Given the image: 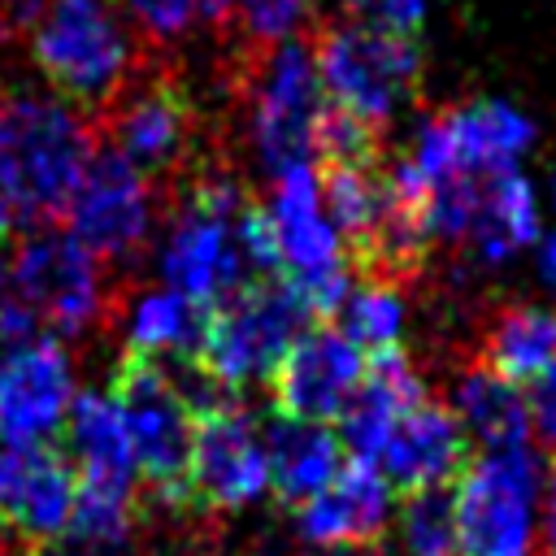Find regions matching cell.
<instances>
[{
	"mask_svg": "<svg viewBox=\"0 0 556 556\" xmlns=\"http://www.w3.org/2000/svg\"><path fill=\"white\" fill-rule=\"evenodd\" d=\"M243 204L248 200L235 174L226 169L195 174L165 217V230L156 243V282L191 295L204 308L256 282L235 235V217Z\"/></svg>",
	"mask_w": 556,
	"mask_h": 556,
	"instance_id": "obj_3",
	"label": "cell"
},
{
	"mask_svg": "<svg viewBox=\"0 0 556 556\" xmlns=\"http://www.w3.org/2000/svg\"><path fill=\"white\" fill-rule=\"evenodd\" d=\"M61 217H65V230L78 243H87L104 265H130L152 243L161 204L148 174H139L109 143L104 148L96 143Z\"/></svg>",
	"mask_w": 556,
	"mask_h": 556,
	"instance_id": "obj_11",
	"label": "cell"
},
{
	"mask_svg": "<svg viewBox=\"0 0 556 556\" xmlns=\"http://www.w3.org/2000/svg\"><path fill=\"white\" fill-rule=\"evenodd\" d=\"M469 456L473 443L460 417L452 413V404L426 395L395 421L378 456V469L395 495H417V491H447L456 473L469 465Z\"/></svg>",
	"mask_w": 556,
	"mask_h": 556,
	"instance_id": "obj_18",
	"label": "cell"
},
{
	"mask_svg": "<svg viewBox=\"0 0 556 556\" xmlns=\"http://www.w3.org/2000/svg\"><path fill=\"white\" fill-rule=\"evenodd\" d=\"M104 135L117 156H126L152 182L174 174L195 143V104L182 83L148 78L117 91L104 109Z\"/></svg>",
	"mask_w": 556,
	"mask_h": 556,
	"instance_id": "obj_13",
	"label": "cell"
},
{
	"mask_svg": "<svg viewBox=\"0 0 556 556\" xmlns=\"http://www.w3.org/2000/svg\"><path fill=\"white\" fill-rule=\"evenodd\" d=\"M208 326V308L195 304L191 295L152 282L139 287L126 300L122 313V356H148V361H191L200 352Z\"/></svg>",
	"mask_w": 556,
	"mask_h": 556,
	"instance_id": "obj_23",
	"label": "cell"
},
{
	"mask_svg": "<svg viewBox=\"0 0 556 556\" xmlns=\"http://www.w3.org/2000/svg\"><path fill=\"white\" fill-rule=\"evenodd\" d=\"M30 556H104V552H91V547H83V543H74V539H56V543L30 547Z\"/></svg>",
	"mask_w": 556,
	"mask_h": 556,
	"instance_id": "obj_38",
	"label": "cell"
},
{
	"mask_svg": "<svg viewBox=\"0 0 556 556\" xmlns=\"http://www.w3.org/2000/svg\"><path fill=\"white\" fill-rule=\"evenodd\" d=\"M113 400L126 417L130 430V452H135V473L148 491L152 508L187 513V456H191V430H195V408L187 391L178 387L174 369L165 361L148 356H122L113 369Z\"/></svg>",
	"mask_w": 556,
	"mask_h": 556,
	"instance_id": "obj_6",
	"label": "cell"
},
{
	"mask_svg": "<svg viewBox=\"0 0 556 556\" xmlns=\"http://www.w3.org/2000/svg\"><path fill=\"white\" fill-rule=\"evenodd\" d=\"M113 4L122 9L130 30L139 35V43H152V48L182 43L204 22L200 0H113Z\"/></svg>",
	"mask_w": 556,
	"mask_h": 556,
	"instance_id": "obj_33",
	"label": "cell"
},
{
	"mask_svg": "<svg viewBox=\"0 0 556 556\" xmlns=\"http://www.w3.org/2000/svg\"><path fill=\"white\" fill-rule=\"evenodd\" d=\"M539 235H543V200H539V187L530 182V174H521V169L486 174L482 191H478V213H473L460 248L482 269H500L517 252H530Z\"/></svg>",
	"mask_w": 556,
	"mask_h": 556,
	"instance_id": "obj_20",
	"label": "cell"
},
{
	"mask_svg": "<svg viewBox=\"0 0 556 556\" xmlns=\"http://www.w3.org/2000/svg\"><path fill=\"white\" fill-rule=\"evenodd\" d=\"M326 104L365 117L369 126L395 122L426 74V52L413 35H387L356 22H330L313 43Z\"/></svg>",
	"mask_w": 556,
	"mask_h": 556,
	"instance_id": "obj_9",
	"label": "cell"
},
{
	"mask_svg": "<svg viewBox=\"0 0 556 556\" xmlns=\"http://www.w3.org/2000/svg\"><path fill=\"white\" fill-rule=\"evenodd\" d=\"M9 269L17 300L56 339H83L109 317V265L56 222L26 226Z\"/></svg>",
	"mask_w": 556,
	"mask_h": 556,
	"instance_id": "obj_10",
	"label": "cell"
},
{
	"mask_svg": "<svg viewBox=\"0 0 556 556\" xmlns=\"http://www.w3.org/2000/svg\"><path fill=\"white\" fill-rule=\"evenodd\" d=\"M365 365H369V356L334 321L304 326L269 378L274 413L334 426L343 404L356 395Z\"/></svg>",
	"mask_w": 556,
	"mask_h": 556,
	"instance_id": "obj_14",
	"label": "cell"
},
{
	"mask_svg": "<svg viewBox=\"0 0 556 556\" xmlns=\"http://www.w3.org/2000/svg\"><path fill=\"white\" fill-rule=\"evenodd\" d=\"M78 473L52 443L0 447V526L26 547L56 543L70 530Z\"/></svg>",
	"mask_w": 556,
	"mask_h": 556,
	"instance_id": "obj_16",
	"label": "cell"
},
{
	"mask_svg": "<svg viewBox=\"0 0 556 556\" xmlns=\"http://www.w3.org/2000/svg\"><path fill=\"white\" fill-rule=\"evenodd\" d=\"M96 152V126L61 96L9 91L0 96V182L13 222H56Z\"/></svg>",
	"mask_w": 556,
	"mask_h": 556,
	"instance_id": "obj_1",
	"label": "cell"
},
{
	"mask_svg": "<svg viewBox=\"0 0 556 556\" xmlns=\"http://www.w3.org/2000/svg\"><path fill=\"white\" fill-rule=\"evenodd\" d=\"M395 517V491L369 460H343V469L313 500L295 504V534L313 552L321 547H374Z\"/></svg>",
	"mask_w": 556,
	"mask_h": 556,
	"instance_id": "obj_17",
	"label": "cell"
},
{
	"mask_svg": "<svg viewBox=\"0 0 556 556\" xmlns=\"http://www.w3.org/2000/svg\"><path fill=\"white\" fill-rule=\"evenodd\" d=\"M321 204L348 248V256L369 269L378 217H382V165H317Z\"/></svg>",
	"mask_w": 556,
	"mask_h": 556,
	"instance_id": "obj_27",
	"label": "cell"
},
{
	"mask_svg": "<svg viewBox=\"0 0 556 556\" xmlns=\"http://www.w3.org/2000/svg\"><path fill=\"white\" fill-rule=\"evenodd\" d=\"M61 434H65L70 465L78 478L139 486L130 430H126V417H122L113 391H74Z\"/></svg>",
	"mask_w": 556,
	"mask_h": 556,
	"instance_id": "obj_24",
	"label": "cell"
},
{
	"mask_svg": "<svg viewBox=\"0 0 556 556\" xmlns=\"http://www.w3.org/2000/svg\"><path fill=\"white\" fill-rule=\"evenodd\" d=\"M74 361L65 339L39 334L0 361V439L52 443L74 400Z\"/></svg>",
	"mask_w": 556,
	"mask_h": 556,
	"instance_id": "obj_15",
	"label": "cell"
},
{
	"mask_svg": "<svg viewBox=\"0 0 556 556\" xmlns=\"http://www.w3.org/2000/svg\"><path fill=\"white\" fill-rule=\"evenodd\" d=\"M482 365H491L495 374H504L508 382H530L539 369H547L556 361V308L547 304H500L486 317L482 330Z\"/></svg>",
	"mask_w": 556,
	"mask_h": 556,
	"instance_id": "obj_26",
	"label": "cell"
},
{
	"mask_svg": "<svg viewBox=\"0 0 556 556\" xmlns=\"http://www.w3.org/2000/svg\"><path fill=\"white\" fill-rule=\"evenodd\" d=\"M313 556H369V547H321Z\"/></svg>",
	"mask_w": 556,
	"mask_h": 556,
	"instance_id": "obj_40",
	"label": "cell"
},
{
	"mask_svg": "<svg viewBox=\"0 0 556 556\" xmlns=\"http://www.w3.org/2000/svg\"><path fill=\"white\" fill-rule=\"evenodd\" d=\"M452 413L460 417L469 443L478 452H500V447H521L530 443V421H526V395L517 382L495 374L491 365L473 361L456 374L452 382Z\"/></svg>",
	"mask_w": 556,
	"mask_h": 556,
	"instance_id": "obj_25",
	"label": "cell"
},
{
	"mask_svg": "<svg viewBox=\"0 0 556 556\" xmlns=\"http://www.w3.org/2000/svg\"><path fill=\"white\" fill-rule=\"evenodd\" d=\"M343 17L387 35H421L430 22V0H339Z\"/></svg>",
	"mask_w": 556,
	"mask_h": 556,
	"instance_id": "obj_34",
	"label": "cell"
},
{
	"mask_svg": "<svg viewBox=\"0 0 556 556\" xmlns=\"http://www.w3.org/2000/svg\"><path fill=\"white\" fill-rule=\"evenodd\" d=\"M187 495L195 513H243L269 495L261 421L248 408H239L235 395H222L195 413Z\"/></svg>",
	"mask_w": 556,
	"mask_h": 556,
	"instance_id": "obj_12",
	"label": "cell"
},
{
	"mask_svg": "<svg viewBox=\"0 0 556 556\" xmlns=\"http://www.w3.org/2000/svg\"><path fill=\"white\" fill-rule=\"evenodd\" d=\"M547 473V456L534 443L469 456L447 491L456 556H539Z\"/></svg>",
	"mask_w": 556,
	"mask_h": 556,
	"instance_id": "obj_4",
	"label": "cell"
},
{
	"mask_svg": "<svg viewBox=\"0 0 556 556\" xmlns=\"http://www.w3.org/2000/svg\"><path fill=\"white\" fill-rule=\"evenodd\" d=\"M547 200H552V213H556V174H552V187H547Z\"/></svg>",
	"mask_w": 556,
	"mask_h": 556,
	"instance_id": "obj_41",
	"label": "cell"
},
{
	"mask_svg": "<svg viewBox=\"0 0 556 556\" xmlns=\"http://www.w3.org/2000/svg\"><path fill=\"white\" fill-rule=\"evenodd\" d=\"M539 552H543V556H556V469L547 473V486H543V513H539Z\"/></svg>",
	"mask_w": 556,
	"mask_h": 556,
	"instance_id": "obj_36",
	"label": "cell"
},
{
	"mask_svg": "<svg viewBox=\"0 0 556 556\" xmlns=\"http://www.w3.org/2000/svg\"><path fill=\"white\" fill-rule=\"evenodd\" d=\"M430 391H426V378L421 369L408 361L404 348H391V352H374L369 365H365V378L356 387V395L343 404V413L334 417V434L343 443V452L352 460H369L378 465L395 421L421 404Z\"/></svg>",
	"mask_w": 556,
	"mask_h": 556,
	"instance_id": "obj_19",
	"label": "cell"
},
{
	"mask_svg": "<svg viewBox=\"0 0 556 556\" xmlns=\"http://www.w3.org/2000/svg\"><path fill=\"white\" fill-rule=\"evenodd\" d=\"M308 13H313V0H200V17L208 26L239 30L256 48L300 35Z\"/></svg>",
	"mask_w": 556,
	"mask_h": 556,
	"instance_id": "obj_30",
	"label": "cell"
},
{
	"mask_svg": "<svg viewBox=\"0 0 556 556\" xmlns=\"http://www.w3.org/2000/svg\"><path fill=\"white\" fill-rule=\"evenodd\" d=\"M26 43L43 83L78 109H104L139 74V35L113 0H39Z\"/></svg>",
	"mask_w": 556,
	"mask_h": 556,
	"instance_id": "obj_2",
	"label": "cell"
},
{
	"mask_svg": "<svg viewBox=\"0 0 556 556\" xmlns=\"http://www.w3.org/2000/svg\"><path fill=\"white\" fill-rule=\"evenodd\" d=\"M261 434H265V460H269V495H278L291 508L313 500L321 486H330V478L348 460L334 426L326 421L274 413L261 426Z\"/></svg>",
	"mask_w": 556,
	"mask_h": 556,
	"instance_id": "obj_22",
	"label": "cell"
},
{
	"mask_svg": "<svg viewBox=\"0 0 556 556\" xmlns=\"http://www.w3.org/2000/svg\"><path fill=\"white\" fill-rule=\"evenodd\" d=\"M334 326H339L365 356L404 348L408 304H404L400 278H387V274L356 278L352 291H348V300H343L339 313H334Z\"/></svg>",
	"mask_w": 556,
	"mask_h": 556,
	"instance_id": "obj_29",
	"label": "cell"
},
{
	"mask_svg": "<svg viewBox=\"0 0 556 556\" xmlns=\"http://www.w3.org/2000/svg\"><path fill=\"white\" fill-rule=\"evenodd\" d=\"M534 265H539V278L547 287H556V226L534 239Z\"/></svg>",
	"mask_w": 556,
	"mask_h": 556,
	"instance_id": "obj_37",
	"label": "cell"
},
{
	"mask_svg": "<svg viewBox=\"0 0 556 556\" xmlns=\"http://www.w3.org/2000/svg\"><path fill=\"white\" fill-rule=\"evenodd\" d=\"M321 113H326V91L317 78L313 43H304L300 35L265 43L248 74V96H243L248 148L265 178L295 165H317Z\"/></svg>",
	"mask_w": 556,
	"mask_h": 556,
	"instance_id": "obj_7",
	"label": "cell"
},
{
	"mask_svg": "<svg viewBox=\"0 0 556 556\" xmlns=\"http://www.w3.org/2000/svg\"><path fill=\"white\" fill-rule=\"evenodd\" d=\"M13 295V269H9V256H4V248H0V304Z\"/></svg>",
	"mask_w": 556,
	"mask_h": 556,
	"instance_id": "obj_39",
	"label": "cell"
},
{
	"mask_svg": "<svg viewBox=\"0 0 556 556\" xmlns=\"http://www.w3.org/2000/svg\"><path fill=\"white\" fill-rule=\"evenodd\" d=\"M265 222L278 248V269L304 300V308L317 321H334L339 304L348 300L356 274L352 256L321 204V182L317 165H295L269 178L265 195Z\"/></svg>",
	"mask_w": 556,
	"mask_h": 556,
	"instance_id": "obj_8",
	"label": "cell"
},
{
	"mask_svg": "<svg viewBox=\"0 0 556 556\" xmlns=\"http://www.w3.org/2000/svg\"><path fill=\"white\" fill-rule=\"evenodd\" d=\"M526 391V421H530V443L556 460V361L547 369H539L530 382H521Z\"/></svg>",
	"mask_w": 556,
	"mask_h": 556,
	"instance_id": "obj_35",
	"label": "cell"
},
{
	"mask_svg": "<svg viewBox=\"0 0 556 556\" xmlns=\"http://www.w3.org/2000/svg\"><path fill=\"white\" fill-rule=\"evenodd\" d=\"M460 169L473 178L486 174H504V169H521V161L534 152L539 143V126L526 109H517L513 100L500 96H482V100H465L443 109Z\"/></svg>",
	"mask_w": 556,
	"mask_h": 556,
	"instance_id": "obj_21",
	"label": "cell"
},
{
	"mask_svg": "<svg viewBox=\"0 0 556 556\" xmlns=\"http://www.w3.org/2000/svg\"><path fill=\"white\" fill-rule=\"evenodd\" d=\"M308 321L313 313L287 278H256L208 308V326L191 365L226 395L269 387L278 361Z\"/></svg>",
	"mask_w": 556,
	"mask_h": 556,
	"instance_id": "obj_5",
	"label": "cell"
},
{
	"mask_svg": "<svg viewBox=\"0 0 556 556\" xmlns=\"http://www.w3.org/2000/svg\"><path fill=\"white\" fill-rule=\"evenodd\" d=\"M378 126L326 104L317 122V165H378Z\"/></svg>",
	"mask_w": 556,
	"mask_h": 556,
	"instance_id": "obj_32",
	"label": "cell"
},
{
	"mask_svg": "<svg viewBox=\"0 0 556 556\" xmlns=\"http://www.w3.org/2000/svg\"><path fill=\"white\" fill-rule=\"evenodd\" d=\"M135 530H139V486L78 478L65 539L104 556H130Z\"/></svg>",
	"mask_w": 556,
	"mask_h": 556,
	"instance_id": "obj_28",
	"label": "cell"
},
{
	"mask_svg": "<svg viewBox=\"0 0 556 556\" xmlns=\"http://www.w3.org/2000/svg\"><path fill=\"white\" fill-rule=\"evenodd\" d=\"M400 508V543L408 556H456V526L447 491H417L404 495Z\"/></svg>",
	"mask_w": 556,
	"mask_h": 556,
	"instance_id": "obj_31",
	"label": "cell"
}]
</instances>
